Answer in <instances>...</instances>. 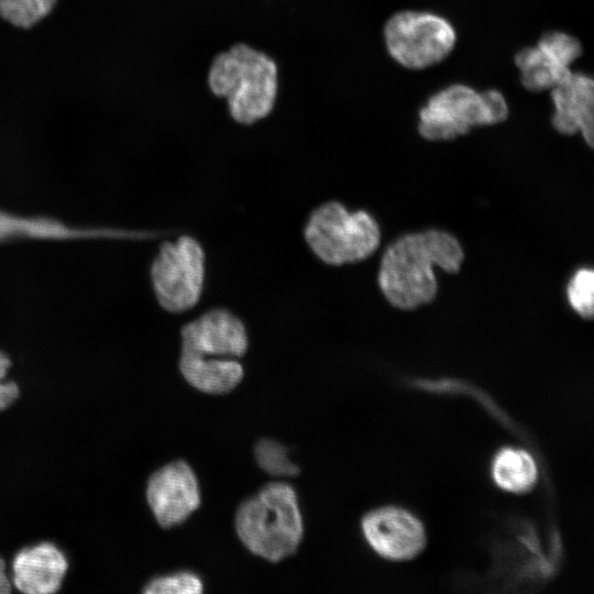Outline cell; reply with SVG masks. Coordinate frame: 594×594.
<instances>
[{
  "label": "cell",
  "mask_w": 594,
  "mask_h": 594,
  "mask_svg": "<svg viewBox=\"0 0 594 594\" xmlns=\"http://www.w3.org/2000/svg\"><path fill=\"white\" fill-rule=\"evenodd\" d=\"M463 260L462 245L446 231L431 229L405 234L385 250L377 275L378 286L393 307L411 310L435 299L436 267L455 274Z\"/></svg>",
  "instance_id": "cell-1"
},
{
  "label": "cell",
  "mask_w": 594,
  "mask_h": 594,
  "mask_svg": "<svg viewBox=\"0 0 594 594\" xmlns=\"http://www.w3.org/2000/svg\"><path fill=\"white\" fill-rule=\"evenodd\" d=\"M209 92L223 100L230 120L251 127L273 112L279 90L276 61L245 42L217 52L206 73Z\"/></svg>",
  "instance_id": "cell-2"
},
{
  "label": "cell",
  "mask_w": 594,
  "mask_h": 594,
  "mask_svg": "<svg viewBox=\"0 0 594 594\" xmlns=\"http://www.w3.org/2000/svg\"><path fill=\"white\" fill-rule=\"evenodd\" d=\"M234 526L253 554L271 562L293 556L304 535L295 490L284 482L266 484L239 506Z\"/></svg>",
  "instance_id": "cell-3"
},
{
  "label": "cell",
  "mask_w": 594,
  "mask_h": 594,
  "mask_svg": "<svg viewBox=\"0 0 594 594\" xmlns=\"http://www.w3.org/2000/svg\"><path fill=\"white\" fill-rule=\"evenodd\" d=\"M304 238L321 262L341 266L370 257L380 246L381 229L367 211H350L341 202L330 200L309 215Z\"/></svg>",
  "instance_id": "cell-4"
},
{
  "label": "cell",
  "mask_w": 594,
  "mask_h": 594,
  "mask_svg": "<svg viewBox=\"0 0 594 594\" xmlns=\"http://www.w3.org/2000/svg\"><path fill=\"white\" fill-rule=\"evenodd\" d=\"M150 277L158 305L172 314L193 309L200 300L206 278L204 248L191 235L161 244Z\"/></svg>",
  "instance_id": "cell-5"
},
{
  "label": "cell",
  "mask_w": 594,
  "mask_h": 594,
  "mask_svg": "<svg viewBox=\"0 0 594 594\" xmlns=\"http://www.w3.org/2000/svg\"><path fill=\"white\" fill-rule=\"evenodd\" d=\"M385 45L400 65L421 69L444 59L455 44V31L442 16L418 11H403L391 16L384 26Z\"/></svg>",
  "instance_id": "cell-6"
},
{
  "label": "cell",
  "mask_w": 594,
  "mask_h": 594,
  "mask_svg": "<svg viewBox=\"0 0 594 594\" xmlns=\"http://www.w3.org/2000/svg\"><path fill=\"white\" fill-rule=\"evenodd\" d=\"M496 124L483 92L452 85L433 95L419 112L418 131L429 141H449L472 128Z\"/></svg>",
  "instance_id": "cell-7"
},
{
  "label": "cell",
  "mask_w": 594,
  "mask_h": 594,
  "mask_svg": "<svg viewBox=\"0 0 594 594\" xmlns=\"http://www.w3.org/2000/svg\"><path fill=\"white\" fill-rule=\"evenodd\" d=\"M249 349L244 322L226 308H212L180 329V353L205 359H239Z\"/></svg>",
  "instance_id": "cell-8"
},
{
  "label": "cell",
  "mask_w": 594,
  "mask_h": 594,
  "mask_svg": "<svg viewBox=\"0 0 594 594\" xmlns=\"http://www.w3.org/2000/svg\"><path fill=\"white\" fill-rule=\"evenodd\" d=\"M145 494L155 520L163 528L180 525L200 505L197 477L184 460L169 462L153 472Z\"/></svg>",
  "instance_id": "cell-9"
},
{
  "label": "cell",
  "mask_w": 594,
  "mask_h": 594,
  "mask_svg": "<svg viewBox=\"0 0 594 594\" xmlns=\"http://www.w3.org/2000/svg\"><path fill=\"white\" fill-rule=\"evenodd\" d=\"M361 527L372 549L381 557L393 561L417 557L427 542L421 521L399 507H381L367 513L362 519Z\"/></svg>",
  "instance_id": "cell-10"
},
{
  "label": "cell",
  "mask_w": 594,
  "mask_h": 594,
  "mask_svg": "<svg viewBox=\"0 0 594 594\" xmlns=\"http://www.w3.org/2000/svg\"><path fill=\"white\" fill-rule=\"evenodd\" d=\"M67 570L68 559L57 544L37 542L14 554L12 586L24 594H53L61 590Z\"/></svg>",
  "instance_id": "cell-11"
},
{
  "label": "cell",
  "mask_w": 594,
  "mask_h": 594,
  "mask_svg": "<svg viewBox=\"0 0 594 594\" xmlns=\"http://www.w3.org/2000/svg\"><path fill=\"white\" fill-rule=\"evenodd\" d=\"M554 105L552 124L565 135L580 132L590 147L594 144V81L584 74H573L551 89Z\"/></svg>",
  "instance_id": "cell-12"
},
{
  "label": "cell",
  "mask_w": 594,
  "mask_h": 594,
  "mask_svg": "<svg viewBox=\"0 0 594 594\" xmlns=\"http://www.w3.org/2000/svg\"><path fill=\"white\" fill-rule=\"evenodd\" d=\"M178 365L190 386L213 395L233 391L244 375L243 366L237 359H205L180 353Z\"/></svg>",
  "instance_id": "cell-13"
},
{
  "label": "cell",
  "mask_w": 594,
  "mask_h": 594,
  "mask_svg": "<svg viewBox=\"0 0 594 594\" xmlns=\"http://www.w3.org/2000/svg\"><path fill=\"white\" fill-rule=\"evenodd\" d=\"M120 237V231L84 230L68 227L57 220L20 216L0 210V242L18 239H76L87 237Z\"/></svg>",
  "instance_id": "cell-14"
},
{
  "label": "cell",
  "mask_w": 594,
  "mask_h": 594,
  "mask_svg": "<svg viewBox=\"0 0 594 594\" xmlns=\"http://www.w3.org/2000/svg\"><path fill=\"white\" fill-rule=\"evenodd\" d=\"M492 475L501 488L521 494L535 486L538 470L535 460L527 451L504 448L493 460Z\"/></svg>",
  "instance_id": "cell-15"
},
{
  "label": "cell",
  "mask_w": 594,
  "mask_h": 594,
  "mask_svg": "<svg viewBox=\"0 0 594 594\" xmlns=\"http://www.w3.org/2000/svg\"><path fill=\"white\" fill-rule=\"evenodd\" d=\"M515 63L521 73V84L535 92L552 89L572 75L569 67L551 62L538 46L519 51L515 56Z\"/></svg>",
  "instance_id": "cell-16"
},
{
  "label": "cell",
  "mask_w": 594,
  "mask_h": 594,
  "mask_svg": "<svg viewBox=\"0 0 594 594\" xmlns=\"http://www.w3.org/2000/svg\"><path fill=\"white\" fill-rule=\"evenodd\" d=\"M57 0H0V15L18 28H31L44 19Z\"/></svg>",
  "instance_id": "cell-17"
},
{
  "label": "cell",
  "mask_w": 594,
  "mask_h": 594,
  "mask_svg": "<svg viewBox=\"0 0 594 594\" xmlns=\"http://www.w3.org/2000/svg\"><path fill=\"white\" fill-rule=\"evenodd\" d=\"M254 455L260 468L274 476H295L299 468L288 458L286 447L272 439H261Z\"/></svg>",
  "instance_id": "cell-18"
},
{
  "label": "cell",
  "mask_w": 594,
  "mask_h": 594,
  "mask_svg": "<svg viewBox=\"0 0 594 594\" xmlns=\"http://www.w3.org/2000/svg\"><path fill=\"white\" fill-rule=\"evenodd\" d=\"M571 308L583 319H592L594 312V272L590 267L575 271L566 286Z\"/></svg>",
  "instance_id": "cell-19"
},
{
  "label": "cell",
  "mask_w": 594,
  "mask_h": 594,
  "mask_svg": "<svg viewBox=\"0 0 594 594\" xmlns=\"http://www.w3.org/2000/svg\"><path fill=\"white\" fill-rule=\"evenodd\" d=\"M537 46L551 62L563 67H569L582 53L575 37L557 31L546 33Z\"/></svg>",
  "instance_id": "cell-20"
},
{
  "label": "cell",
  "mask_w": 594,
  "mask_h": 594,
  "mask_svg": "<svg viewBox=\"0 0 594 594\" xmlns=\"http://www.w3.org/2000/svg\"><path fill=\"white\" fill-rule=\"evenodd\" d=\"M202 591L200 578L188 571L153 578L143 588L146 594H198Z\"/></svg>",
  "instance_id": "cell-21"
},
{
  "label": "cell",
  "mask_w": 594,
  "mask_h": 594,
  "mask_svg": "<svg viewBox=\"0 0 594 594\" xmlns=\"http://www.w3.org/2000/svg\"><path fill=\"white\" fill-rule=\"evenodd\" d=\"M20 396V387L13 381H0V411L9 408Z\"/></svg>",
  "instance_id": "cell-22"
},
{
  "label": "cell",
  "mask_w": 594,
  "mask_h": 594,
  "mask_svg": "<svg viewBox=\"0 0 594 594\" xmlns=\"http://www.w3.org/2000/svg\"><path fill=\"white\" fill-rule=\"evenodd\" d=\"M12 591V582L7 572L4 559L0 556V594H9Z\"/></svg>",
  "instance_id": "cell-23"
},
{
  "label": "cell",
  "mask_w": 594,
  "mask_h": 594,
  "mask_svg": "<svg viewBox=\"0 0 594 594\" xmlns=\"http://www.w3.org/2000/svg\"><path fill=\"white\" fill-rule=\"evenodd\" d=\"M11 366V359L2 350H0V381L7 380Z\"/></svg>",
  "instance_id": "cell-24"
}]
</instances>
